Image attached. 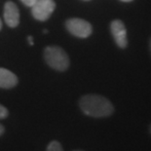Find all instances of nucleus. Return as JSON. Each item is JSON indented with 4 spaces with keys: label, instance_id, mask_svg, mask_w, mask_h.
<instances>
[{
    "label": "nucleus",
    "instance_id": "nucleus-7",
    "mask_svg": "<svg viewBox=\"0 0 151 151\" xmlns=\"http://www.w3.org/2000/svg\"><path fill=\"white\" fill-rule=\"evenodd\" d=\"M18 84V77L10 70L0 67V88L11 89Z\"/></svg>",
    "mask_w": 151,
    "mask_h": 151
},
{
    "label": "nucleus",
    "instance_id": "nucleus-11",
    "mask_svg": "<svg viewBox=\"0 0 151 151\" xmlns=\"http://www.w3.org/2000/svg\"><path fill=\"white\" fill-rule=\"evenodd\" d=\"M4 132H5V128H4V126H3L2 124H0V136H2V134H4Z\"/></svg>",
    "mask_w": 151,
    "mask_h": 151
},
{
    "label": "nucleus",
    "instance_id": "nucleus-12",
    "mask_svg": "<svg viewBox=\"0 0 151 151\" xmlns=\"http://www.w3.org/2000/svg\"><path fill=\"white\" fill-rule=\"evenodd\" d=\"M27 40H28V43H29L30 45H33V40H32V37L28 36V37H27Z\"/></svg>",
    "mask_w": 151,
    "mask_h": 151
},
{
    "label": "nucleus",
    "instance_id": "nucleus-13",
    "mask_svg": "<svg viewBox=\"0 0 151 151\" xmlns=\"http://www.w3.org/2000/svg\"><path fill=\"white\" fill-rule=\"evenodd\" d=\"M120 1H122V2H132V1H134V0H120Z\"/></svg>",
    "mask_w": 151,
    "mask_h": 151
},
{
    "label": "nucleus",
    "instance_id": "nucleus-17",
    "mask_svg": "<svg viewBox=\"0 0 151 151\" xmlns=\"http://www.w3.org/2000/svg\"><path fill=\"white\" fill-rule=\"evenodd\" d=\"M150 133H151V126H150Z\"/></svg>",
    "mask_w": 151,
    "mask_h": 151
},
{
    "label": "nucleus",
    "instance_id": "nucleus-6",
    "mask_svg": "<svg viewBox=\"0 0 151 151\" xmlns=\"http://www.w3.org/2000/svg\"><path fill=\"white\" fill-rule=\"evenodd\" d=\"M4 20L10 27H16L20 22V12L14 3L8 1L4 5Z\"/></svg>",
    "mask_w": 151,
    "mask_h": 151
},
{
    "label": "nucleus",
    "instance_id": "nucleus-18",
    "mask_svg": "<svg viewBox=\"0 0 151 151\" xmlns=\"http://www.w3.org/2000/svg\"><path fill=\"white\" fill-rule=\"evenodd\" d=\"M86 1H89V0H86Z\"/></svg>",
    "mask_w": 151,
    "mask_h": 151
},
{
    "label": "nucleus",
    "instance_id": "nucleus-16",
    "mask_svg": "<svg viewBox=\"0 0 151 151\" xmlns=\"http://www.w3.org/2000/svg\"><path fill=\"white\" fill-rule=\"evenodd\" d=\"M75 151H83V150H75Z\"/></svg>",
    "mask_w": 151,
    "mask_h": 151
},
{
    "label": "nucleus",
    "instance_id": "nucleus-14",
    "mask_svg": "<svg viewBox=\"0 0 151 151\" xmlns=\"http://www.w3.org/2000/svg\"><path fill=\"white\" fill-rule=\"evenodd\" d=\"M2 28V22H1V20H0V30H1Z\"/></svg>",
    "mask_w": 151,
    "mask_h": 151
},
{
    "label": "nucleus",
    "instance_id": "nucleus-8",
    "mask_svg": "<svg viewBox=\"0 0 151 151\" xmlns=\"http://www.w3.org/2000/svg\"><path fill=\"white\" fill-rule=\"evenodd\" d=\"M46 151H63L62 144H60L58 140H53L48 144Z\"/></svg>",
    "mask_w": 151,
    "mask_h": 151
},
{
    "label": "nucleus",
    "instance_id": "nucleus-4",
    "mask_svg": "<svg viewBox=\"0 0 151 151\" xmlns=\"http://www.w3.org/2000/svg\"><path fill=\"white\" fill-rule=\"evenodd\" d=\"M56 8L54 0H36L31 6V13L34 19L38 21H47L51 17Z\"/></svg>",
    "mask_w": 151,
    "mask_h": 151
},
{
    "label": "nucleus",
    "instance_id": "nucleus-10",
    "mask_svg": "<svg viewBox=\"0 0 151 151\" xmlns=\"http://www.w3.org/2000/svg\"><path fill=\"white\" fill-rule=\"evenodd\" d=\"M21 1L24 3V5H27V6H28V7H31L34 3H35V1L36 0H21Z\"/></svg>",
    "mask_w": 151,
    "mask_h": 151
},
{
    "label": "nucleus",
    "instance_id": "nucleus-1",
    "mask_svg": "<svg viewBox=\"0 0 151 151\" xmlns=\"http://www.w3.org/2000/svg\"><path fill=\"white\" fill-rule=\"evenodd\" d=\"M79 106L87 116L104 118L112 115L114 106L106 98L99 95H85L80 99Z\"/></svg>",
    "mask_w": 151,
    "mask_h": 151
},
{
    "label": "nucleus",
    "instance_id": "nucleus-2",
    "mask_svg": "<svg viewBox=\"0 0 151 151\" xmlns=\"http://www.w3.org/2000/svg\"><path fill=\"white\" fill-rule=\"evenodd\" d=\"M47 65L58 71H65L69 66V58L65 51L59 46H48L44 50Z\"/></svg>",
    "mask_w": 151,
    "mask_h": 151
},
{
    "label": "nucleus",
    "instance_id": "nucleus-15",
    "mask_svg": "<svg viewBox=\"0 0 151 151\" xmlns=\"http://www.w3.org/2000/svg\"><path fill=\"white\" fill-rule=\"evenodd\" d=\"M150 51H151V40H150Z\"/></svg>",
    "mask_w": 151,
    "mask_h": 151
},
{
    "label": "nucleus",
    "instance_id": "nucleus-9",
    "mask_svg": "<svg viewBox=\"0 0 151 151\" xmlns=\"http://www.w3.org/2000/svg\"><path fill=\"white\" fill-rule=\"evenodd\" d=\"M8 114H9L8 109L4 105L0 104V119H5L8 116Z\"/></svg>",
    "mask_w": 151,
    "mask_h": 151
},
{
    "label": "nucleus",
    "instance_id": "nucleus-5",
    "mask_svg": "<svg viewBox=\"0 0 151 151\" xmlns=\"http://www.w3.org/2000/svg\"><path fill=\"white\" fill-rule=\"evenodd\" d=\"M110 30L115 43L121 49H125L128 45L127 29L124 22L120 20H114L110 24Z\"/></svg>",
    "mask_w": 151,
    "mask_h": 151
},
{
    "label": "nucleus",
    "instance_id": "nucleus-3",
    "mask_svg": "<svg viewBox=\"0 0 151 151\" xmlns=\"http://www.w3.org/2000/svg\"><path fill=\"white\" fill-rule=\"evenodd\" d=\"M67 30L72 35L79 38H87L92 34L93 27L89 22L78 18L67 20L65 22Z\"/></svg>",
    "mask_w": 151,
    "mask_h": 151
}]
</instances>
